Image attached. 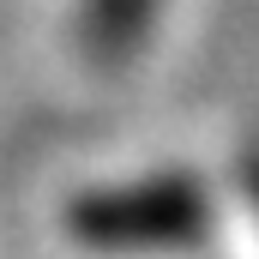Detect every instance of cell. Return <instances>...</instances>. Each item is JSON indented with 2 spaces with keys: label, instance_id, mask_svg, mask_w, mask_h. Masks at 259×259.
<instances>
[{
  "label": "cell",
  "instance_id": "3",
  "mask_svg": "<svg viewBox=\"0 0 259 259\" xmlns=\"http://www.w3.org/2000/svg\"><path fill=\"white\" fill-rule=\"evenodd\" d=\"M247 199H253V211H259V151L247 157Z\"/></svg>",
  "mask_w": 259,
  "mask_h": 259
},
{
  "label": "cell",
  "instance_id": "1",
  "mask_svg": "<svg viewBox=\"0 0 259 259\" xmlns=\"http://www.w3.org/2000/svg\"><path fill=\"white\" fill-rule=\"evenodd\" d=\"M211 229V193L193 175H139L91 187L66 205V235L91 253H181Z\"/></svg>",
  "mask_w": 259,
  "mask_h": 259
},
{
  "label": "cell",
  "instance_id": "2",
  "mask_svg": "<svg viewBox=\"0 0 259 259\" xmlns=\"http://www.w3.org/2000/svg\"><path fill=\"white\" fill-rule=\"evenodd\" d=\"M157 12H163V0H78L72 30H78L84 61L109 66V72L139 61L151 30H157Z\"/></svg>",
  "mask_w": 259,
  "mask_h": 259
}]
</instances>
